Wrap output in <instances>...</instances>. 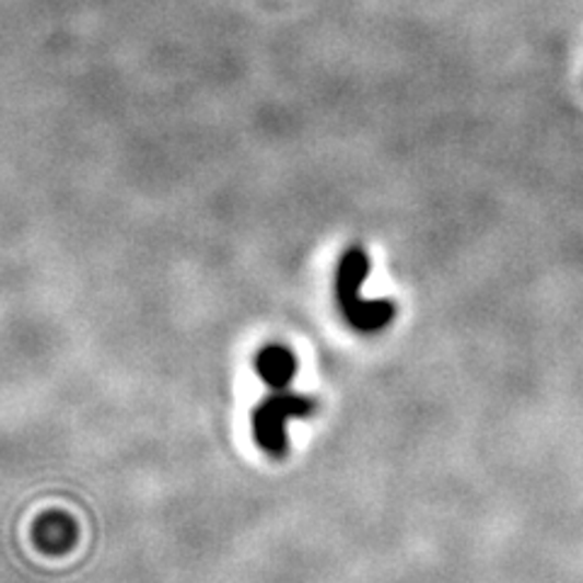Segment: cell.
Returning a JSON list of instances; mask_svg holds the SVG:
<instances>
[{"label":"cell","instance_id":"obj_1","mask_svg":"<svg viewBox=\"0 0 583 583\" xmlns=\"http://www.w3.org/2000/svg\"><path fill=\"white\" fill-rule=\"evenodd\" d=\"M370 275V256L360 244L348 246L336 268V302L346 322L358 334H377L387 328L396 316L392 300H362L360 288Z\"/></svg>","mask_w":583,"mask_h":583},{"label":"cell","instance_id":"obj_2","mask_svg":"<svg viewBox=\"0 0 583 583\" xmlns=\"http://www.w3.org/2000/svg\"><path fill=\"white\" fill-rule=\"evenodd\" d=\"M316 411V401L310 396H300L290 389L270 392L268 399H263L250 416L253 438L266 455L282 457L288 453V433L284 423L292 418H310Z\"/></svg>","mask_w":583,"mask_h":583},{"label":"cell","instance_id":"obj_3","mask_svg":"<svg viewBox=\"0 0 583 583\" xmlns=\"http://www.w3.org/2000/svg\"><path fill=\"white\" fill-rule=\"evenodd\" d=\"M256 372L272 392L288 389L296 377V358L288 346L268 343L258 350Z\"/></svg>","mask_w":583,"mask_h":583}]
</instances>
